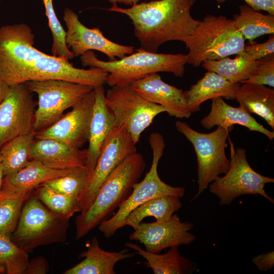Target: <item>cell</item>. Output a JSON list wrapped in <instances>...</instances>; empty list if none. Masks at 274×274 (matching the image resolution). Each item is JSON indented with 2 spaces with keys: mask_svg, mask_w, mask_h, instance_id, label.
Masks as SVG:
<instances>
[{
  "mask_svg": "<svg viewBox=\"0 0 274 274\" xmlns=\"http://www.w3.org/2000/svg\"><path fill=\"white\" fill-rule=\"evenodd\" d=\"M239 10L232 20L245 40L253 42L261 36L273 35L274 15L261 13L247 4L241 5Z\"/></svg>",
  "mask_w": 274,
  "mask_h": 274,
  "instance_id": "83f0119b",
  "label": "cell"
},
{
  "mask_svg": "<svg viewBox=\"0 0 274 274\" xmlns=\"http://www.w3.org/2000/svg\"><path fill=\"white\" fill-rule=\"evenodd\" d=\"M48 19V26L53 37L51 48L52 55L70 60L75 57L74 54L65 43L66 32L56 15L52 0H42Z\"/></svg>",
  "mask_w": 274,
  "mask_h": 274,
  "instance_id": "836d02e7",
  "label": "cell"
},
{
  "mask_svg": "<svg viewBox=\"0 0 274 274\" xmlns=\"http://www.w3.org/2000/svg\"><path fill=\"white\" fill-rule=\"evenodd\" d=\"M180 198L175 195H164L146 201L128 215L123 222V227L129 226L135 230L147 217H153L158 222L168 220L182 207Z\"/></svg>",
  "mask_w": 274,
  "mask_h": 274,
  "instance_id": "484cf974",
  "label": "cell"
},
{
  "mask_svg": "<svg viewBox=\"0 0 274 274\" xmlns=\"http://www.w3.org/2000/svg\"><path fill=\"white\" fill-rule=\"evenodd\" d=\"M31 193L20 195L0 191V234L11 236L23 207Z\"/></svg>",
  "mask_w": 274,
  "mask_h": 274,
  "instance_id": "f546056e",
  "label": "cell"
},
{
  "mask_svg": "<svg viewBox=\"0 0 274 274\" xmlns=\"http://www.w3.org/2000/svg\"><path fill=\"white\" fill-rule=\"evenodd\" d=\"M127 249L118 252H109L99 246L97 238H92L87 250L83 252L81 257L83 260L66 270L64 274H115L114 266L118 261L131 258L132 253Z\"/></svg>",
  "mask_w": 274,
  "mask_h": 274,
  "instance_id": "603a6c76",
  "label": "cell"
},
{
  "mask_svg": "<svg viewBox=\"0 0 274 274\" xmlns=\"http://www.w3.org/2000/svg\"><path fill=\"white\" fill-rule=\"evenodd\" d=\"M80 57L82 66L97 67L107 72L106 84L110 87L131 84L148 75L158 72L170 73L182 77L187 58V54L158 53L141 48L114 60H100L92 51Z\"/></svg>",
  "mask_w": 274,
  "mask_h": 274,
  "instance_id": "277c9868",
  "label": "cell"
},
{
  "mask_svg": "<svg viewBox=\"0 0 274 274\" xmlns=\"http://www.w3.org/2000/svg\"><path fill=\"white\" fill-rule=\"evenodd\" d=\"M212 100L209 113L200 121L204 128L210 129L215 126L227 128L239 125L247 127L250 131L262 133L269 140H273L274 131L265 128L240 106H231L225 102L222 97L214 98Z\"/></svg>",
  "mask_w": 274,
  "mask_h": 274,
  "instance_id": "ffe728a7",
  "label": "cell"
},
{
  "mask_svg": "<svg viewBox=\"0 0 274 274\" xmlns=\"http://www.w3.org/2000/svg\"><path fill=\"white\" fill-rule=\"evenodd\" d=\"M38 97L33 131L37 132L58 120L94 87L61 79H45L25 83Z\"/></svg>",
  "mask_w": 274,
  "mask_h": 274,
  "instance_id": "9c48e42d",
  "label": "cell"
},
{
  "mask_svg": "<svg viewBox=\"0 0 274 274\" xmlns=\"http://www.w3.org/2000/svg\"><path fill=\"white\" fill-rule=\"evenodd\" d=\"M11 86L0 78V104L10 93Z\"/></svg>",
  "mask_w": 274,
  "mask_h": 274,
  "instance_id": "ab89813d",
  "label": "cell"
},
{
  "mask_svg": "<svg viewBox=\"0 0 274 274\" xmlns=\"http://www.w3.org/2000/svg\"><path fill=\"white\" fill-rule=\"evenodd\" d=\"M236 91L234 99L239 106L263 118L274 129V90L265 85L243 83Z\"/></svg>",
  "mask_w": 274,
  "mask_h": 274,
  "instance_id": "cb8c5ba5",
  "label": "cell"
},
{
  "mask_svg": "<svg viewBox=\"0 0 274 274\" xmlns=\"http://www.w3.org/2000/svg\"><path fill=\"white\" fill-rule=\"evenodd\" d=\"M90 174L86 166L71 168L65 175L50 180L42 185L68 195L78 197L86 188Z\"/></svg>",
  "mask_w": 274,
  "mask_h": 274,
  "instance_id": "d6a6232c",
  "label": "cell"
},
{
  "mask_svg": "<svg viewBox=\"0 0 274 274\" xmlns=\"http://www.w3.org/2000/svg\"><path fill=\"white\" fill-rule=\"evenodd\" d=\"M146 167L137 152L125 159L108 177L89 208L75 220L76 239L85 236L106 220L131 193Z\"/></svg>",
  "mask_w": 274,
  "mask_h": 274,
  "instance_id": "3957f363",
  "label": "cell"
},
{
  "mask_svg": "<svg viewBox=\"0 0 274 274\" xmlns=\"http://www.w3.org/2000/svg\"><path fill=\"white\" fill-rule=\"evenodd\" d=\"M69 219L57 214L35 196L25 201L11 238L26 253L36 248L63 243L66 238Z\"/></svg>",
  "mask_w": 274,
  "mask_h": 274,
  "instance_id": "8992f818",
  "label": "cell"
},
{
  "mask_svg": "<svg viewBox=\"0 0 274 274\" xmlns=\"http://www.w3.org/2000/svg\"><path fill=\"white\" fill-rule=\"evenodd\" d=\"M230 145L229 168L223 177L218 176L209 184L210 191L219 198L222 206L231 203L242 195H260L273 203L274 199L266 194L264 186L273 183L274 179L254 170L247 161L246 150L234 149Z\"/></svg>",
  "mask_w": 274,
  "mask_h": 274,
  "instance_id": "30bf717a",
  "label": "cell"
},
{
  "mask_svg": "<svg viewBox=\"0 0 274 274\" xmlns=\"http://www.w3.org/2000/svg\"><path fill=\"white\" fill-rule=\"evenodd\" d=\"M208 72H214L233 83H242L254 73L257 65L254 60L244 51L231 59L228 57L215 60H208L202 63Z\"/></svg>",
  "mask_w": 274,
  "mask_h": 274,
  "instance_id": "4316f807",
  "label": "cell"
},
{
  "mask_svg": "<svg viewBox=\"0 0 274 274\" xmlns=\"http://www.w3.org/2000/svg\"><path fill=\"white\" fill-rule=\"evenodd\" d=\"M131 85L143 98L164 107L170 116L178 118L191 116L183 90L164 82L157 73L148 75Z\"/></svg>",
  "mask_w": 274,
  "mask_h": 274,
  "instance_id": "e0dca14e",
  "label": "cell"
},
{
  "mask_svg": "<svg viewBox=\"0 0 274 274\" xmlns=\"http://www.w3.org/2000/svg\"><path fill=\"white\" fill-rule=\"evenodd\" d=\"M86 159L87 149L74 148L51 139H36L31 153V159L55 169L86 166Z\"/></svg>",
  "mask_w": 274,
  "mask_h": 274,
  "instance_id": "d6986e66",
  "label": "cell"
},
{
  "mask_svg": "<svg viewBox=\"0 0 274 274\" xmlns=\"http://www.w3.org/2000/svg\"><path fill=\"white\" fill-rule=\"evenodd\" d=\"M35 140V132H32L16 137L1 147L0 156L4 177L16 173L31 159Z\"/></svg>",
  "mask_w": 274,
  "mask_h": 274,
  "instance_id": "f1b7e54d",
  "label": "cell"
},
{
  "mask_svg": "<svg viewBox=\"0 0 274 274\" xmlns=\"http://www.w3.org/2000/svg\"><path fill=\"white\" fill-rule=\"evenodd\" d=\"M71 168L52 169L39 161L30 159L16 173L4 177L1 190L15 194L31 193L45 182L65 175Z\"/></svg>",
  "mask_w": 274,
  "mask_h": 274,
  "instance_id": "44dd1931",
  "label": "cell"
},
{
  "mask_svg": "<svg viewBox=\"0 0 274 274\" xmlns=\"http://www.w3.org/2000/svg\"><path fill=\"white\" fill-rule=\"evenodd\" d=\"M244 51L255 60L274 54V35H271L264 43L251 42L249 44L245 45Z\"/></svg>",
  "mask_w": 274,
  "mask_h": 274,
  "instance_id": "d590c367",
  "label": "cell"
},
{
  "mask_svg": "<svg viewBox=\"0 0 274 274\" xmlns=\"http://www.w3.org/2000/svg\"><path fill=\"white\" fill-rule=\"evenodd\" d=\"M193 227L192 223L182 222L177 214H173L166 221L141 222L130 233L129 238L144 245L148 252L159 253L167 248L193 242L196 236L189 232Z\"/></svg>",
  "mask_w": 274,
  "mask_h": 274,
  "instance_id": "2e32d148",
  "label": "cell"
},
{
  "mask_svg": "<svg viewBox=\"0 0 274 274\" xmlns=\"http://www.w3.org/2000/svg\"><path fill=\"white\" fill-rule=\"evenodd\" d=\"M37 104L25 83L11 86L9 94L0 104V149L16 137L35 132Z\"/></svg>",
  "mask_w": 274,
  "mask_h": 274,
  "instance_id": "4fadbf2b",
  "label": "cell"
},
{
  "mask_svg": "<svg viewBox=\"0 0 274 274\" xmlns=\"http://www.w3.org/2000/svg\"><path fill=\"white\" fill-rule=\"evenodd\" d=\"M245 42L233 20L208 14L199 20L185 44L189 50L187 63L198 67L206 61L241 54L244 52Z\"/></svg>",
  "mask_w": 274,
  "mask_h": 274,
  "instance_id": "5b68a950",
  "label": "cell"
},
{
  "mask_svg": "<svg viewBox=\"0 0 274 274\" xmlns=\"http://www.w3.org/2000/svg\"><path fill=\"white\" fill-rule=\"evenodd\" d=\"M28 262L27 253L10 236L0 234V274H24Z\"/></svg>",
  "mask_w": 274,
  "mask_h": 274,
  "instance_id": "1f68e13d",
  "label": "cell"
},
{
  "mask_svg": "<svg viewBox=\"0 0 274 274\" xmlns=\"http://www.w3.org/2000/svg\"><path fill=\"white\" fill-rule=\"evenodd\" d=\"M243 83L274 87V54L257 60L253 74Z\"/></svg>",
  "mask_w": 274,
  "mask_h": 274,
  "instance_id": "e575fe53",
  "label": "cell"
},
{
  "mask_svg": "<svg viewBox=\"0 0 274 274\" xmlns=\"http://www.w3.org/2000/svg\"><path fill=\"white\" fill-rule=\"evenodd\" d=\"M4 178V174L3 168V166L2 164L1 158L0 156V191L2 189Z\"/></svg>",
  "mask_w": 274,
  "mask_h": 274,
  "instance_id": "b9f144b4",
  "label": "cell"
},
{
  "mask_svg": "<svg viewBox=\"0 0 274 274\" xmlns=\"http://www.w3.org/2000/svg\"><path fill=\"white\" fill-rule=\"evenodd\" d=\"M105 97L114 116L115 125L125 128L135 144L156 116L166 112L162 106L141 96L131 84L112 86L107 91Z\"/></svg>",
  "mask_w": 274,
  "mask_h": 274,
  "instance_id": "8fae6325",
  "label": "cell"
},
{
  "mask_svg": "<svg viewBox=\"0 0 274 274\" xmlns=\"http://www.w3.org/2000/svg\"><path fill=\"white\" fill-rule=\"evenodd\" d=\"M63 20L66 26L65 43L75 57L80 56L89 51H97L114 60L130 54L134 47L114 42L105 37L98 27L90 28L80 21L72 9L65 8Z\"/></svg>",
  "mask_w": 274,
  "mask_h": 274,
  "instance_id": "5bb4252c",
  "label": "cell"
},
{
  "mask_svg": "<svg viewBox=\"0 0 274 274\" xmlns=\"http://www.w3.org/2000/svg\"><path fill=\"white\" fill-rule=\"evenodd\" d=\"M175 126L177 130L192 144L196 153L198 190L193 198L195 199L220 175L228 171L230 160L226 156L225 149L227 139L233 126L226 128L218 126L211 132L202 133L193 129L184 122L177 121Z\"/></svg>",
  "mask_w": 274,
  "mask_h": 274,
  "instance_id": "ba28073f",
  "label": "cell"
},
{
  "mask_svg": "<svg viewBox=\"0 0 274 274\" xmlns=\"http://www.w3.org/2000/svg\"><path fill=\"white\" fill-rule=\"evenodd\" d=\"M35 196L51 211L68 219L81 211L78 196L58 192L44 185L37 187Z\"/></svg>",
  "mask_w": 274,
  "mask_h": 274,
  "instance_id": "4dcf8cb0",
  "label": "cell"
},
{
  "mask_svg": "<svg viewBox=\"0 0 274 274\" xmlns=\"http://www.w3.org/2000/svg\"><path fill=\"white\" fill-rule=\"evenodd\" d=\"M125 246L133 249L134 253L143 257L145 263L154 274L191 273L196 268L195 263L182 256L178 247H172L163 254L153 253L131 242L125 243Z\"/></svg>",
  "mask_w": 274,
  "mask_h": 274,
  "instance_id": "d4e9b609",
  "label": "cell"
},
{
  "mask_svg": "<svg viewBox=\"0 0 274 274\" xmlns=\"http://www.w3.org/2000/svg\"><path fill=\"white\" fill-rule=\"evenodd\" d=\"M34 40L25 23L0 27V78L10 86L45 79L64 80L94 88L106 83L107 72L97 67H76L67 59L36 48Z\"/></svg>",
  "mask_w": 274,
  "mask_h": 274,
  "instance_id": "6da1fadb",
  "label": "cell"
},
{
  "mask_svg": "<svg viewBox=\"0 0 274 274\" xmlns=\"http://www.w3.org/2000/svg\"><path fill=\"white\" fill-rule=\"evenodd\" d=\"M49 271L47 260L43 256L32 259L26 266L24 274H45Z\"/></svg>",
  "mask_w": 274,
  "mask_h": 274,
  "instance_id": "8d00e7d4",
  "label": "cell"
},
{
  "mask_svg": "<svg viewBox=\"0 0 274 274\" xmlns=\"http://www.w3.org/2000/svg\"><path fill=\"white\" fill-rule=\"evenodd\" d=\"M149 141L153 152L150 170L142 181L134 184L131 193L119 206L117 212L98 225L99 231L106 238L113 236L119 229L122 228L123 222L128 215L146 201L164 195L182 197L185 194L184 188L168 185L162 181L158 175V164L165 147L162 135L158 132H153L150 134Z\"/></svg>",
  "mask_w": 274,
  "mask_h": 274,
  "instance_id": "52a82bcc",
  "label": "cell"
},
{
  "mask_svg": "<svg viewBox=\"0 0 274 274\" xmlns=\"http://www.w3.org/2000/svg\"><path fill=\"white\" fill-rule=\"evenodd\" d=\"M112 5L114 4L120 3L125 4L130 7L136 5L139 3L141 0H108Z\"/></svg>",
  "mask_w": 274,
  "mask_h": 274,
  "instance_id": "60d3db41",
  "label": "cell"
},
{
  "mask_svg": "<svg viewBox=\"0 0 274 274\" xmlns=\"http://www.w3.org/2000/svg\"><path fill=\"white\" fill-rule=\"evenodd\" d=\"M94 100V88L76 103L71 111L63 114L50 126L36 132V139H53L81 148L88 142Z\"/></svg>",
  "mask_w": 274,
  "mask_h": 274,
  "instance_id": "9a60e30c",
  "label": "cell"
},
{
  "mask_svg": "<svg viewBox=\"0 0 274 274\" xmlns=\"http://www.w3.org/2000/svg\"><path fill=\"white\" fill-rule=\"evenodd\" d=\"M252 261L259 270L266 271L274 265V252L272 251L258 255L255 257Z\"/></svg>",
  "mask_w": 274,
  "mask_h": 274,
  "instance_id": "f35d334b",
  "label": "cell"
},
{
  "mask_svg": "<svg viewBox=\"0 0 274 274\" xmlns=\"http://www.w3.org/2000/svg\"><path fill=\"white\" fill-rule=\"evenodd\" d=\"M219 4L226 0H216ZM248 5L255 11H264L274 15V0H244Z\"/></svg>",
  "mask_w": 274,
  "mask_h": 274,
  "instance_id": "74e56055",
  "label": "cell"
},
{
  "mask_svg": "<svg viewBox=\"0 0 274 274\" xmlns=\"http://www.w3.org/2000/svg\"><path fill=\"white\" fill-rule=\"evenodd\" d=\"M195 1L154 0L126 8L114 4L107 10L127 16L140 48L156 52L161 45L169 41L187 42L199 21L191 14Z\"/></svg>",
  "mask_w": 274,
  "mask_h": 274,
  "instance_id": "7a4b0ae2",
  "label": "cell"
},
{
  "mask_svg": "<svg viewBox=\"0 0 274 274\" xmlns=\"http://www.w3.org/2000/svg\"><path fill=\"white\" fill-rule=\"evenodd\" d=\"M135 145L125 128L116 125L113 127L101 148L88 184L79 197L81 213L89 208L102 184L113 170L136 152Z\"/></svg>",
  "mask_w": 274,
  "mask_h": 274,
  "instance_id": "7c38bea8",
  "label": "cell"
},
{
  "mask_svg": "<svg viewBox=\"0 0 274 274\" xmlns=\"http://www.w3.org/2000/svg\"><path fill=\"white\" fill-rule=\"evenodd\" d=\"M95 100L90 123L86 167L90 177L95 166L101 148L115 126L114 116L108 107L103 86L94 88Z\"/></svg>",
  "mask_w": 274,
  "mask_h": 274,
  "instance_id": "ac0fdd59",
  "label": "cell"
},
{
  "mask_svg": "<svg viewBox=\"0 0 274 274\" xmlns=\"http://www.w3.org/2000/svg\"><path fill=\"white\" fill-rule=\"evenodd\" d=\"M240 85L231 83L218 74L207 72L197 83L184 91L189 111L192 114L200 111L205 101L218 97L234 99Z\"/></svg>",
  "mask_w": 274,
  "mask_h": 274,
  "instance_id": "7402d4cb",
  "label": "cell"
}]
</instances>
